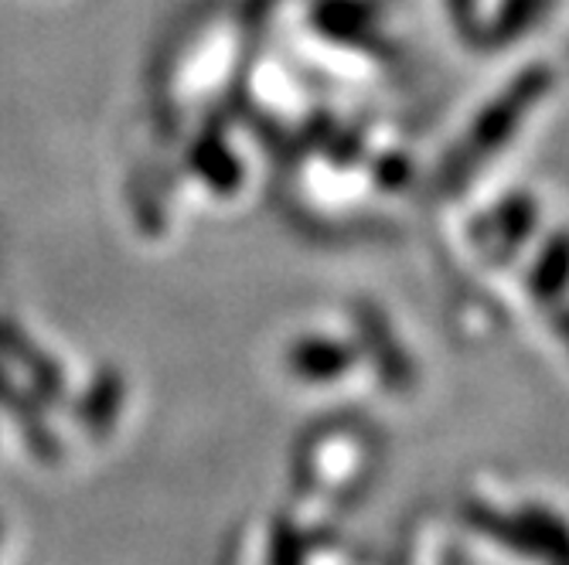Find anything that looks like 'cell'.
<instances>
[{
  "mask_svg": "<svg viewBox=\"0 0 569 565\" xmlns=\"http://www.w3.org/2000/svg\"><path fill=\"white\" fill-rule=\"evenodd\" d=\"M120 408H123V379L113 369H102L89 382V389L79 402V426L89 430L96 440H102L107 433L117 430Z\"/></svg>",
  "mask_w": 569,
  "mask_h": 565,
  "instance_id": "cell-4",
  "label": "cell"
},
{
  "mask_svg": "<svg viewBox=\"0 0 569 565\" xmlns=\"http://www.w3.org/2000/svg\"><path fill=\"white\" fill-rule=\"evenodd\" d=\"M463 515H468L471 528L515 548L519 555L539 558L546 565H569V525L546 507L529 504L515 518H505L485 504H471Z\"/></svg>",
  "mask_w": 569,
  "mask_h": 565,
  "instance_id": "cell-1",
  "label": "cell"
},
{
  "mask_svg": "<svg viewBox=\"0 0 569 565\" xmlns=\"http://www.w3.org/2000/svg\"><path fill=\"white\" fill-rule=\"evenodd\" d=\"M273 565H300L297 542H293V532L290 528H280L273 535Z\"/></svg>",
  "mask_w": 569,
  "mask_h": 565,
  "instance_id": "cell-6",
  "label": "cell"
},
{
  "mask_svg": "<svg viewBox=\"0 0 569 565\" xmlns=\"http://www.w3.org/2000/svg\"><path fill=\"white\" fill-rule=\"evenodd\" d=\"M348 365H351L348 351L338 347V344H331V341H300V344L290 351V369H293L300 379H310V382L338 379Z\"/></svg>",
  "mask_w": 569,
  "mask_h": 565,
  "instance_id": "cell-5",
  "label": "cell"
},
{
  "mask_svg": "<svg viewBox=\"0 0 569 565\" xmlns=\"http://www.w3.org/2000/svg\"><path fill=\"white\" fill-rule=\"evenodd\" d=\"M0 408H8L11 420L18 423V430L24 433L28 446H31L41 460H48V464H51V460H59V456H62V450H59L56 436H51V430H48V423H44V416H41V408H38L31 389H18V385L4 375V369H0Z\"/></svg>",
  "mask_w": 569,
  "mask_h": 565,
  "instance_id": "cell-3",
  "label": "cell"
},
{
  "mask_svg": "<svg viewBox=\"0 0 569 565\" xmlns=\"http://www.w3.org/2000/svg\"><path fill=\"white\" fill-rule=\"evenodd\" d=\"M0 357H11V362L31 379V392L41 398H62L66 392V375L62 369L51 362V357L11 321H0Z\"/></svg>",
  "mask_w": 569,
  "mask_h": 565,
  "instance_id": "cell-2",
  "label": "cell"
}]
</instances>
